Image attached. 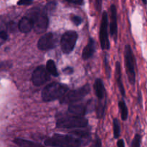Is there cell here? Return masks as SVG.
Returning a JSON list of instances; mask_svg holds the SVG:
<instances>
[{
  "instance_id": "obj_19",
  "label": "cell",
  "mask_w": 147,
  "mask_h": 147,
  "mask_svg": "<svg viewBox=\"0 0 147 147\" xmlns=\"http://www.w3.org/2000/svg\"><path fill=\"white\" fill-rule=\"evenodd\" d=\"M113 136L115 139H118L121 136V126L119 121L117 119H114L113 121Z\"/></svg>"
},
{
  "instance_id": "obj_31",
  "label": "cell",
  "mask_w": 147,
  "mask_h": 147,
  "mask_svg": "<svg viewBox=\"0 0 147 147\" xmlns=\"http://www.w3.org/2000/svg\"><path fill=\"white\" fill-rule=\"evenodd\" d=\"M143 1V3L144 4H147V1H144V0H143V1Z\"/></svg>"
},
{
  "instance_id": "obj_28",
  "label": "cell",
  "mask_w": 147,
  "mask_h": 147,
  "mask_svg": "<svg viewBox=\"0 0 147 147\" xmlns=\"http://www.w3.org/2000/svg\"><path fill=\"white\" fill-rule=\"evenodd\" d=\"M63 73H65V74H67V75H70L73 73V69L70 67H65V68L63 70Z\"/></svg>"
},
{
  "instance_id": "obj_27",
  "label": "cell",
  "mask_w": 147,
  "mask_h": 147,
  "mask_svg": "<svg viewBox=\"0 0 147 147\" xmlns=\"http://www.w3.org/2000/svg\"><path fill=\"white\" fill-rule=\"evenodd\" d=\"M68 3H70V4H83V1L82 0H66Z\"/></svg>"
},
{
  "instance_id": "obj_13",
  "label": "cell",
  "mask_w": 147,
  "mask_h": 147,
  "mask_svg": "<svg viewBox=\"0 0 147 147\" xmlns=\"http://www.w3.org/2000/svg\"><path fill=\"white\" fill-rule=\"evenodd\" d=\"M19 30L23 33H27L34 28V22L28 16H24L20 20L18 24Z\"/></svg>"
},
{
  "instance_id": "obj_4",
  "label": "cell",
  "mask_w": 147,
  "mask_h": 147,
  "mask_svg": "<svg viewBox=\"0 0 147 147\" xmlns=\"http://www.w3.org/2000/svg\"><path fill=\"white\" fill-rule=\"evenodd\" d=\"M88 121L85 117L80 116H65L59 119L56 123L57 128L62 129H74V128L86 127Z\"/></svg>"
},
{
  "instance_id": "obj_24",
  "label": "cell",
  "mask_w": 147,
  "mask_h": 147,
  "mask_svg": "<svg viewBox=\"0 0 147 147\" xmlns=\"http://www.w3.org/2000/svg\"><path fill=\"white\" fill-rule=\"evenodd\" d=\"M33 1L31 0H21L17 2L18 5H30V4H32Z\"/></svg>"
},
{
  "instance_id": "obj_15",
  "label": "cell",
  "mask_w": 147,
  "mask_h": 147,
  "mask_svg": "<svg viewBox=\"0 0 147 147\" xmlns=\"http://www.w3.org/2000/svg\"><path fill=\"white\" fill-rule=\"evenodd\" d=\"M95 50H96V43H95L94 40L93 38H90L88 43L86 46V47L83 49L82 57L84 60H88L93 56V55L95 53Z\"/></svg>"
},
{
  "instance_id": "obj_18",
  "label": "cell",
  "mask_w": 147,
  "mask_h": 147,
  "mask_svg": "<svg viewBox=\"0 0 147 147\" xmlns=\"http://www.w3.org/2000/svg\"><path fill=\"white\" fill-rule=\"evenodd\" d=\"M119 109H120L121 119L123 121H126L128 119L129 111H128L127 106H126L124 100H121L119 102Z\"/></svg>"
},
{
  "instance_id": "obj_23",
  "label": "cell",
  "mask_w": 147,
  "mask_h": 147,
  "mask_svg": "<svg viewBox=\"0 0 147 147\" xmlns=\"http://www.w3.org/2000/svg\"><path fill=\"white\" fill-rule=\"evenodd\" d=\"M102 146V143H101V141H100V138L96 136L95 140L93 141V144H92L91 147H101Z\"/></svg>"
},
{
  "instance_id": "obj_5",
  "label": "cell",
  "mask_w": 147,
  "mask_h": 147,
  "mask_svg": "<svg viewBox=\"0 0 147 147\" xmlns=\"http://www.w3.org/2000/svg\"><path fill=\"white\" fill-rule=\"evenodd\" d=\"M124 60L126 64V71L128 79L131 85L134 86L136 83V72H135V60L132 49L129 45L125 47L124 50Z\"/></svg>"
},
{
  "instance_id": "obj_6",
  "label": "cell",
  "mask_w": 147,
  "mask_h": 147,
  "mask_svg": "<svg viewBox=\"0 0 147 147\" xmlns=\"http://www.w3.org/2000/svg\"><path fill=\"white\" fill-rule=\"evenodd\" d=\"M90 91V88L89 85H86L80 88L76 89L67 93L60 100L61 103H78L83 98L86 97Z\"/></svg>"
},
{
  "instance_id": "obj_10",
  "label": "cell",
  "mask_w": 147,
  "mask_h": 147,
  "mask_svg": "<svg viewBox=\"0 0 147 147\" xmlns=\"http://www.w3.org/2000/svg\"><path fill=\"white\" fill-rule=\"evenodd\" d=\"M57 42V37L54 33L49 32L42 36L37 42V47L40 50L46 51L54 48Z\"/></svg>"
},
{
  "instance_id": "obj_1",
  "label": "cell",
  "mask_w": 147,
  "mask_h": 147,
  "mask_svg": "<svg viewBox=\"0 0 147 147\" xmlns=\"http://www.w3.org/2000/svg\"><path fill=\"white\" fill-rule=\"evenodd\" d=\"M44 144L46 146L50 147H80L82 140L73 136L55 134L47 138Z\"/></svg>"
},
{
  "instance_id": "obj_16",
  "label": "cell",
  "mask_w": 147,
  "mask_h": 147,
  "mask_svg": "<svg viewBox=\"0 0 147 147\" xmlns=\"http://www.w3.org/2000/svg\"><path fill=\"white\" fill-rule=\"evenodd\" d=\"M116 79L117 81L118 86H119V90H120L122 96L124 97L126 96V93H125V88L123 87V83H122L121 79V64L119 62H116Z\"/></svg>"
},
{
  "instance_id": "obj_29",
  "label": "cell",
  "mask_w": 147,
  "mask_h": 147,
  "mask_svg": "<svg viewBox=\"0 0 147 147\" xmlns=\"http://www.w3.org/2000/svg\"><path fill=\"white\" fill-rule=\"evenodd\" d=\"M117 146L118 147H125L124 141L123 139H119L117 142Z\"/></svg>"
},
{
  "instance_id": "obj_7",
  "label": "cell",
  "mask_w": 147,
  "mask_h": 147,
  "mask_svg": "<svg viewBox=\"0 0 147 147\" xmlns=\"http://www.w3.org/2000/svg\"><path fill=\"white\" fill-rule=\"evenodd\" d=\"M78 40L76 32L70 30L65 32L60 40L61 50L65 54H70L74 49Z\"/></svg>"
},
{
  "instance_id": "obj_12",
  "label": "cell",
  "mask_w": 147,
  "mask_h": 147,
  "mask_svg": "<svg viewBox=\"0 0 147 147\" xmlns=\"http://www.w3.org/2000/svg\"><path fill=\"white\" fill-rule=\"evenodd\" d=\"M68 111L73 116L84 117L87 111V104L84 103H72L69 105Z\"/></svg>"
},
{
  "instance_id": "obj_20",
  "label": "cell",
  "mask_w": 147,
  "mask_h": 147,
  "mask_svg": "<svg viewBox=\"0 0 147 147\" xmlns=\"http://www.w3.org/2000/svg\"><path fill=\"white\" fill-rule=\"evenodd\" d=\"M141 142H142V136L139 134H136L132 141L131 147H141Z\"/></svg>"
},
{
  "instance_id": "obj_2",
  "label": "cell",
  "mask_w": 147,
  "mask_h": 147,
  "mask_svg": "<svg viewBox=\"0 0 147 147\" xmlns=\"http://www.w3.org/2000/svg\"><path fill=\"white\" fill-rule=\"evenodd\" d=\"M27 16L30 17L34 22V30L37 34H42L46 31L48 26L49 19L45 8L34 7L31 9Z\"/></svg>"
},
{
  "instance_id": "obj_11",
  "label": "cell",
  "mask_w": 147,
  "mask_h": 147,
  "mask_svg": "<svg viewBox=\"0 0 147 147\" xmlns=\"http://www.w3.org/2000/svg\"><path fill=\"white\" fill-rule=\"evenodd\" d=\"M93 88L95 90V94L98 98L99 103L106 102V92L105 89L104 84L101 79L97 78L95 80Z\"/></svg>"
},
{
  "instance_id": "obj_3",
  "label": "cell",
  "mask_w": 147,
  "mask_h": 147,
  "mask_svg": "<svg viewBox=\"0 0 147 147\" xmlns=\"http://www.w3.org/2000/svg\"><path fill=\"white\" fill-rule=\"evenodd\" d=\"M68 86L62 83L53 82L43 88L42 98L45 102H50L62 98L67 93Z\"/></svg>"
},
{
  "instance_id": "obj_26",
  "label": "cell",
  "mask_w": 147,
  "mask_h": 147,
  "mask_svg": "<svg viewBox=\"0 0 147 147\" xmlns=\"http://www.w3.org/2000/svg\"><path fill=\"white\" fill-rule=\"evenodd\" d=\"M105 65H106V73H107V76H109V78H110L111 76V70L110 67L109 66V63H108V59L107 57H105Z\"/></svg>"
},
{
  "instance_id": "obj_14",
  "label": "cell",
  "mask_w": 147,
  "mask_h": 147,
  "mask_svg": "<svg viewBox=\"0 0 147 147\" xmlns=\"http://www.w3.org/2000/svg\"><path fill=\"white\" fill-rule=\"evenodd\" d=\"M111 22H110V33L111 36H117L118 27H117V14L116 8L114 4L111 6Z\"/></svg>"
},
{
  "instance_id": "obj_22",
  "label": "cell",
  "mask_w": 147,
  "mask_h": 147,
  "mask_svg": "<svg viewBox=\"0 0 147 147\" xmlns=\"http://www.w3.org/2000/svg\"><path fill=\"white\" fill-rule=\"evenodd\" d=\"M73 134H74L77 135L79 137V139L80 138H86V137H88V136H89L88 133H87V132L86 131H74V132H72Z\"/></svg>"
},
{
  "instance_id": "obj_8",
  "label": "cell",
  "mask_w": 147,
  "mask_h": 147,
  "mask_svg": "<svg viewBox=\"0 0 147 147\" xmlns=\"http://www.w3.org/2000/svg\"><path fill=\"white\" fill-rule=\"evenodd\" d=\"M100 42L102 50H109L110 42H109V35H108V14L106 11H103L102 14L100 28Z\"/></svg>"
},
{
  "instance_id": "obj_17",
  "label": "cell",
  "mask_w": 147,
  "mask_h": 147,
  "mask_svg": "<svg viewBox=\"0 0 147 147\" xmlns=\"http://www.w3.org/2000/svg\"><path fill=\"white\" fill-rule=\"evenodd\" d=\"M46 70L48 72L49 74L52 75V76H55V77H57L59 76L55 63V62L53 60H47V63H46Z\"/></svg>"
},
{
  "instance_id": "obj_9",
  "label": "cell",
  "mask_w": 147,
  "mask_h": 147,
  "mask_svg": "<svg viewBox=\"0 0 147 147\" xmlns=\"http://www.w3.org/2000/svg\"><path fill=\"white\" fill-rule=\"evenodd\" d=\"M50 80V76L44 65H40L34 70L32 81L35 86H41Z\"/></svg>"
},
{
  "instance_id": "obj_30",
  "label": "cell",
  "mask_w": 147,
  "mask_h": 147,
  "mask_svg": "<svg viewBox=\"0 0 147 147\" xmlns=\"http://www.w3.org/2000/svg\"><path fill=\"white\" fill-rule=\"evenodd\" d=\"M37 147H46V146H42L41 144H38V146H37Z\"/></svg>"
},
{
  "instance_id": "obj_21",
  "label": "cell",
  "mask_w": 147,
  "mask_h": 147,
  "mask_svg": "<svg viewBox=\"0 0 147 147\" xmlns=\"http://www.w3.org/2000/svg\"><path fill=\"white\" fill-rule=\"evenodd\" d=\"M70 20H71V21L73 22L76 26L80 25L82 23V22H83V20H82L81 17L77 15H72L71 17H70Z\"/></svg>"
},
{
  "instance_id": "obj_25",
  "label": "cell",
  "mask_w": 147,
  "mask_h": 147,
  "mask_svg": "<svg viewBox=\"0 0 147 147\" xmlns=\"http://www.w3.org/2000/svg\"><path fill=\"white\" fill-rule=\"evenodd\" d=\"M8 38V34L5 30H0V39L2 40H6Z\"/></svg>"
}]
</instances>
